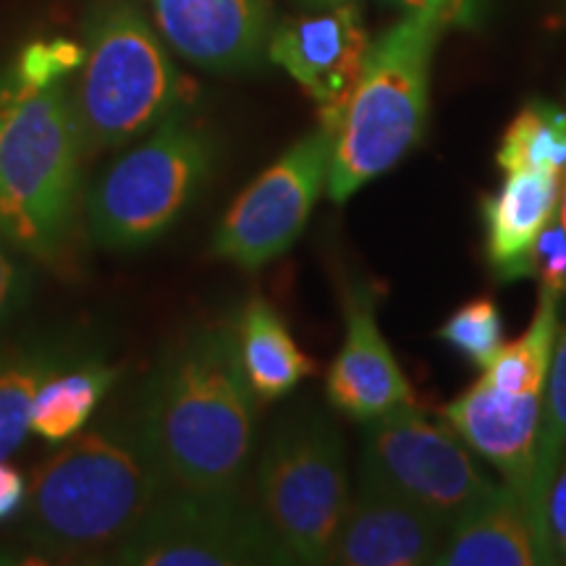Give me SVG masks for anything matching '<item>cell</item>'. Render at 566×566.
Segmentation results:
<instances>
[{
    "mask_svg": "<svg viewBox=\"0 0 566 566\" xmlns=\"http://www.w3.org/2000/svg\"><path fill=\"white\" fill-rule=\"evenodd\" d=\"M137 409L171 485L244 491L258 441V396L229 321L189 325L163 349Z\"/></svg>",
    "mask_w": 566,
    "mask_h": 566,
    "instance_id": "obj_2",
    "label": "cell"
},
{
    "mask_svg": "<svg viewBox=\"0 0 566 566\" xmlns=\"http://www.w3.org/2000/svg\"><path fill=\"white\" fill-rule=\"evenodd\" d=\"M82 45L71 97L87 153L129 145L187 108L192 84L137 0H97L84 21Z\"/></svg>",
    "mask_w": 566,
    "mask_h": 566,
    "instance_id": "obj_5",
    "label": "cell"
},
{
    "mask_svg": "<svg viewBox=\"0 0 566 566\" xmlns=\"http://www.w3.org/2000/svg\"><path fill=\"white\" fill-rule=\"evenodd\" d=\"M436 564L441 566H535L543 564L525 499L509 488L449 527Z\"/></svg>",
    "mask_w": 566,
    "mask_h": 566,
    "instance_id": "obj_18",
    "label": "cell"
},
{
    "mask_svg": "<svg viewBox=\"0 0 566 566\" xmlns=\"http://www.w3.org/2000/svg\"><path fill=\"white\" fill-rule=\"evenodd\" d=\"M562 9H564V11H566V0H562Z\"/></svg>",
    "mask_w": 566,
    "mask_h": 566,
    "instance_id": "obj_33",
    "label": "cell"
},
{
    "mask_svg": "<svg viewBox=\"0 0 566 566\" xmlns=\"http://www.w3.org/2000/svg\"><path fill=\"white\" fill-rule=\"evenodd\" d=\"M438 338L457 349L467 363L485 370L504 346V317L491 296L464 302L454 315L438 328Z\"/></svg>",
    "mask_w": 566,
    "mask_h": 566,
    "instance_id": "obj_24",
    "label": "cell"
},
{
    "mask_svg": "<svg viewBox=\"0 0 566 566\" xmlns=\"http://www.w3.org/2000/svg\"><path fill=\"white\" fill-rule=\"evenodd\" d=\"M122 375V365H111L108 354H101L48 378L34 396L30 430L45 443H66L87 428L103 401L116 391Z\"/></svg>",
    "mask_w": 566,
    "mask_h": 566,
    "instance_id": "obj_20",
    "label": "cell"
},
{
    "mask_svg": "<svg viewBox=\"0 0 566 566\" xmlns=\"http://www.w3.org/2000/svg\"><path fill=\"white\" fill-rule=\"evenodd\" d=\"M566 457V325L558 328L554 357H551L546 391H543V415L541 436H537V459L533 491H530V522L541 548L543 564H554L548 548V525H546V499L551 480H554L558 464Z\"/></svg>",
    "mask_w": 566,
    "mask_h": 566,
    "instance_id": "obj_21",
    "label": "cell"
},
{
    "mask_svg": "<svg viewBox=\"0 0 566 566\" xmlns=\"http://www.w3.org/2000/svg\"><path fill=\"white\" fill-rule=\"evenodd\" d=\"M331 155L334 132L325 126L296 139L223 212L212 233V254L260 271L292 250L328 184Z\"/></svg>",
    "mask_w": 566,
    "mask_h": 566,
    "instance_id": "obj_10",
    "label": "cell"
},
{
    "mask_svg": "<svg viewBox=\"0 0 566 566\" xmlns=\"http://www.w3.org/2000/svg\"><path fill=\"white\" fill-rule=\"evenodd\" d=\"M451 21L438 11H409L370 42L363 76L334 134L325 192L344 205L401 163L422 139L430 69Z\"/></svg>",
    "mask_w": 566,
    "mask_h": 566,
    "instance_id": "obj_4",
    "label": "cell"
},
{
    "mask_svg": "<svg viewBox=\"0 0 566 566\" xmlns=\"http://www.w3.org/2000/svg\"><path fill=\"white\" fill-rule=\"evenodd\" d=\"M84 45L69 38L34 40L27 48H21L13 66L27 82L34 84H55L71 80L82 66Z\"/></svg>",
    "mask_w": 566,
    "mask_h": 566,
    "instance_id": "obj_25",
    "label": "cell"
},
{
    "mask_svg": "<svg viewBox=\"0 0 566 566\" xmlns=\"http://www.w3.org/2000/svg\"><path fill=\"white\" fill-rule=\"evenodd\" d=\"M218 163V139L187 108L113 160L84 200L90 239L108 252L158 244L192 208Z\"/></svg>",
    "mask_w": 566,
    "mask_h": 566,
    "instance_id": "obj_6",
    "label": "cell"
},
{
    "mask_svg": "<svg viewBox=\"0 0 566 566\" xmlns=\"http://www.w3.org/2000/svg\"><path fill=\"white\" fill-rule=\"evenodd\" d=\"M386 9H396L401 13L409 11H438L443 13L451 24H467L478 11V0H380Z\"/></svg>",
    "mask_w": 566,
    "mask_h": 566,
    "instance_id": "obj_29",
    "label": "cell"
},
{
    "mask_svg": "<svg viewBox=\"0 0 566 566\" xmlns=\"http://www.w3.org/2000/svg\"><path fill=\"white\" fill-rule=\"evenodd\" d=\"M342 310L344 342L325 378L328 405L363 424L396 407L415 405L412 386L378 328L370 283L357 275L346 279L342 283Z\"/></svg>",
    "mask_w": 566,
    "mask_h": 566,
    "instance_id": "obj_12",
    "label": "cell"
},
{
    "mask_svg": "<svg viewBox=\"0 0 566 566\" xmlns=\"http://www.w3.org/2000/svg\"><path fill=\"white\" fill-rule=\"evenodd\" d=\"M533 279L556 294H566V229L558 216L548 218L533 250Z\"/></svg>",
    "mask_w": 566,
    "mask_h": 566,
    "instance_id": "obj_27",
    "label": "cell"
},
{
    "mask_svg": "<svg viewBox=\"0 0 566 566\" xmlns=\"http://www.w3.org/2000/svg\"><path fill=\"white\" fill-rule=\"evenodd\" d=\"M168 485L132 394L38 467L19 541L40 562L108 564Z\"/></svg>",
    "mask_w": 566,
    "mask_h": 566,
    "instance_id": "obj_1",
    "label": "cell"
},
{
    "mask_svg": "<svg viewBox=\"0 0 566 566\" xmlns=\"http://www.w3.org/2000/svg\"><path fill=\"white\" fill-rule=\"evenodd\" d=\"M302 9H325V6H342V3H357V0H296Z\"/></svg>",
    "mask_w": 566,
    "mask_h": 566,
    "instance_id": "obj_31",
    "label": "cell"
},
{
    "mask_svg": "<svg viewBox=\"0 0 566 566\" xmlns=\"http://www.w3.org/2000/svg\"><path fill=\"white\" fill-rule=\"evenodd\" d=\"M558 300H562V294L541 286L527 334L501 346L493 363L483 370L488 386L506 394L546 391L548 367L558 336Z\"/></svg>",
    "mask_w": 566,
    "mask_h": 566,
    "instance_id": "obj_22",
    "label": "cell"
},
{
    "mask_svg": "<svg viewBox=\"0 0 566 566\" xmlns=\"http://www.w3.org/2000/svg\"><path fill=\"white\" fill-rule=\"evenodd\" d=\"M124 566H250L289 564L244 491L168 485L137 530L113 551Z\"/></svg>",
    "mask_w": 566,
    "mask_h": 566,
    "instance_id": "obj_9",
    "label": "cell"
},
{
    "mask_svg": "<svg viewBox=\"0 0 566 566\" xmlns=\"http://www.w3.org/2000/svg\"><path fill=\"white\" fill-rule=\"evenodd\" d=\"M546 525L554 564L566 562V457L558 464L554 480H551L546 499Z\"/></svg>",
    "mask_w": 566,
    "mask_h": 566,
    "instance_id": "obj_28",
    "label": "cell"
},
{
    "mask_svg": "<svg viewBox=\"0 0 566 566\" xmlns=\"http://www.w3.org/2000/svg\"><path fill=\"white\" fill-rule=\"evenodd\" d=\"M24 260V254L0 239V331L32 300L34 279Z\"/></svg>",
    "mask_w": 566,
    "mask_h": 566,
    "instance_id": "obj_26",
    "label": "cell"
},
{
    "mask_svg": "<svg viewBox=\"0 0 566 566\" xmlns=\"http://www.w3.org/2000/svg\"><path fill=\"white\" fill-rule=\"evenodd\" d=\"M359 483L407 501L446 530L501 491L464 438L417 405L365 422Z\"/></svg>",
    "mask_w": 566,
    "mask_h": 566,
    "instance_id": "obj_8",
    "label": "cell"
},
{
    "mask_svg": "<svg viewBox=\"0 0 566 566\" xmlns=\"http://www.w3.org/2000/svg\"><path fill=\"white\" fill-rule=\"evenodd\" d=\"M495 163L512 171H566V108L535 101L516 113L501 137Z\"/></svg>",
    "mask_w": 566,
    "mask_h": 566,
    "instance_id": "obj_23",
    "label": "cell"
},
{
    "mask_svg": "<svg viewBox=\"0 0 566 566\" xmlns=\"http://www.w3.org/2000/svg\"><path fill=\"white\" fill-rule=\"evenodd\" d=\"M84 153L71 80L34 84L13 61L0 69V239L32 263H66Z\"/></svg>",
    "mask_w": 566,
    "mask_h": 566,
    "instance_id": "obj_3",
    "label": "cell"
},
{
    "mask_svg": "<svg viewBox=\"0 0 566 566\" xmlns=\"http://www.w3.org/2000/svg\"><path fill=\"white\" fill-rule=\"evenodd\" d=\"M27 493H30V485H27L24 475L6 459H0V522L21 514L27 504Z\"/></svg>",
    "mask_w": 566,
    "mask_h": 566,
    "instance_id": "obj_30",
    "label": "cell"
},
{
    "mask_svg": "<svg viewBox=\"0 0 566 566\" xmlns=\"http://www.w3.org/2000/svg\"><path fill=\"white\" fill-rule=\"evenodd\" d=\"M558 174L512 171L499 192L483 197L485 260L495 279H533V250L558 208Z\"/></svg>",
    "mask_w": 566,
    "mask_h": 566,
    "instance_id": "obj_17",
    "label": "cell"
},
{
    "mask_svg": "<svg viewBox=\"0 0 566 566\" xmlns=\"http://www.w3.org/2000/svg\"><path fill=\"white\" fill-rule=\"evenodd\" d=\"M252 495L289 564H325L352 501L344 438L328 412L304 405L273 424Z\"/></svg>",
    "mask_w": 566,
    "mask_h": 566,
    "instance_id": "obj_7",
    "label": "cell"
},
{
    "mask_svg": "<svg viewBox=\"0 0 566 566\" xmlns=\"http://www.w3.org/2000/svg\"><path fill=\"white\" fill-rule=\"evenodd\" d=\"M168 48L216 74L258 69L271 42V0H153Z\"/></svg>",
    "mask_w": 566,
    "mask_h": 566,
    "instance_id": "obj_13",
    "label": "cell"
},
{
    "mask_svg": "<svg viewBox=\"0 0 566 566\" xmlns=\"http://www.w3.org/2000/svg\"><path fill=\"white\" fill-rule=\"evenodd\" d=\"M370 40L357 3L304 9L273 27L268 61L286 71L317 105L321 126L336 134L359 76Z\"/></svg>",
    "mask_w": 566,
    "mask_h": 566,
    "instance_id": "obj_11",
    "label": "cell"
},
{
    "mask_svg": "<svg viewBox=\"0 0 566 566\" xmlns=\"http://www.w3.org/2000/svg\"><path fill=\"white\" fill-rule=\"evenodd\" d=\"M446 530L407 501L359 483L352 495L325 564L420 566L436 564Z\"/></svg>",
    "mask_w": 566,
    "mask_h": 566,
    "instance_id": "obj_16",
    "label": "cell"
},
{
    "mask_svg": "<svg viewBox=\"0 0 566 566\" xmlns=\"http://www.w3.org/2000/svg\"><path fill=\"white\" fill-rule=\"evenodd\" d=\"M543 391L506 394L483 378L443 409L446 422L464 443L504 475V483L530 501L541 436ZM530 512V509H527Z\"/></svg>",
    "mask_w": 566,
    "mask_h": 566,
    "instance_id": "obj_14",
    "label": "cell"
},
{
    "mask_svg": "<svg viewBox=\"0 0 566 566\" xmlns=\"http://www.w3.org/2000/svg\"><path fill=\"white\" fill-rule=\"evenodd\" d=\"M556 216H558V221H562V226L566 229V176H564L562 189H558V208H556Z\"/></svg>",
    "mask_w": 566,
    "mask_h": 566,
    "instance_id": "obj_32",
    "label": "cell"
},
{
    "mask_svg": "<svg viewBox=\"0 0 566 566\" xmlns=\"http://www.w3.org/2000/svg\"><path fill=\"white\" fill-rule=\"evenodd\" d=\"M233 328L244 375L260 401L283 399L315 373V363L294 342L279 310L260 294L247 300Z\"/></svg>",
    "mask_w": 566,
    "mask_h": 566,
    "instance_id": "obj_19",
    "label": "cell"
},
{
    "mask_svg": "<svg viewBox=\"0 0 566 566\" xmlns=\"http://www.w3.org/2000/svg\"><path fill=\"white\" fill-rule=\"evenodd\" d=\"M101 354H108V344L92 323L34 328L0 344V459H9L32 433L30 412L42 384Z\"/></svg>",
    "mask_w": 566,
    "mask_h": 566,
    "instance_id": "obj_15",
    "label": "cell"
}]
</instances>
